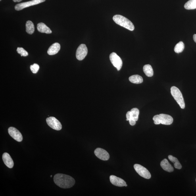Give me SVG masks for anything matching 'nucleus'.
<instances>
[{
    "mask_svg": "<svg viewBox=\"0 0 196 196\" xmlns=\"http://www.w3.org/2000/svg\"><path fill=\"white\" fill-rule=\"evenodd\" d=\"M37 29L39 32L44 33L47 34H51V29L43 23H39L37 25Z\"/></svg>",
    "mask_w": 196,
    "mask_h": 196,
    "instance_id": "nucleus-16",
    "label": "nucleus"
},
{
    "mask_svg": "<svg viewBox=\"0 0 196 196\" xmlns=\"http://www.w3.org/2000/svg\"><path fill=\"white\" fill-rule=\"evenodd\" d=\"M131 114V119L135 121H137L138 120V116L139 112L138 109L137 108H133L130 110Z\"/></svg>",
    "mask_w": 196,
    "mask_h": 196,
    "instance_id": "nucleus-23",
    "label": "nucleus"
},
{
    "mask_svg": "<svg viewBox=\"0 0 196 196\" xmlns=\"http://www.w3.org/2000/svg\"><path fill=\"white\" fill-rule=\"evenodd\" d=\"M60 49V44L58 43H54L48 49L47 53L50 55H55L59 52Z\"/></svg>",
    "mask_w": 196,
    "mask_h": 196,
    "instance_id": "nucleus-14",
    "label": "nucleus"
},
{
    "mask_svg": "<svg viewBox=\"0 0 196 196\" xmlns=\"http://www.w3.org/2000/svg\"><path fill=\"white\" fill-rule=\"evenodd\" d=\"M185 49V45L182 41H180L177 43L175 47L174 50L176 53H182Z\"/></svg>",
    "mask_w": 196,
    "mask_h": 196,
    "instance_id": "nucleus-22",
    "label": "nucleus"
},
{
    "mask_svg": "<svg viewBox=\"0 0 196 196\" xmlns=\"http://www.w3.org/2000/svg\"><path fill=\"white\" fill-rule=\"evenodd\" d=\"M95 155L99 159L103 160H107L109 159L110 156L105 150L97 148L94 151Z\"/></svg>",
    "mask_w": 196,
    "mask_h": 196,
    "instance_id": "nucleus-10",
    "label": "nucleus"
},
{
    "mask_svg": "<svg viewBox=\"0 0 196 196\" xmlns=\"http://www.w3.org/2000/svg\"><path fill=\"white\" fill-rule=\"evenodd\" d=\"M26 31L29 34H32L35 31V27L33 23L31 21L27 22L26 24Z\"/></svg>",
    "mask_w": 196,
    "mask_h": 196,
    "instance_id": "nucleus-19",
    "label": "nucleus"
},
{
    "mask_svg": "<svg viewBox=\"0 0 196 196\" xmlns=\"http://www.w3.org/2000/svg\"><path fill=\"white\" fill-rule=\"evenodd\" d=\"M51 177H52V176H51Z\"/></svg>",
    "mask_w": 196,
    "mask_h": 196,
    "instance_id": "nucleus-31",
    "label": "nucleus"
},
{
    "mask_svg": "<svg viewBox=\"0 0 196 196\" xmlns=\"http://www.w3.org/2000/svg\"><path fill=\"white\" fill-rule=\"evenodd\" d=\"M87 49L86 45L84 44H81L77 49L76 57L79 60H82L84 59L87 55Z\"/></svg>",
    "mask_w": 196,
    "mask_h": 196,
    "instance_id": "nucleus-8",
    "label": "nucleus"
},
{
    "mask_svg": "<svg viewBox=\"0 0 196 196\" xmlns=\"http://www.w3.org/2000/svg\"><path fill=\"white\" fill-rule=\"evenodd\" d=\"M17 52L19 54H20L21 56L26 57L28 55V52L26 51L22 47H18L17 49Z\"/></svg>",
    "mask_w": 196,
    "mask_h": 196,
    "instance_id": "nucleus-24",
    "label": "nucleus"
},
{
    "mask_svg": "<svg viewBox=\"0 0 196 196\" xmlns=\"http://www.w3.org/2000/svg\"><path fill=\"white\" fill-rule=\"evenodd\" d=\"M184 7L187 10L196 9V0H189L185 3Z\"/></svg>",
    "mask_w": 196,
    "mask_h": 196,
    "instance_id": "nucleus-21",
    "label": "nucleus"
},
{
    "mask_svg": "<svg viewBox=\"0 0 196 196\" xmlns=\"http://www.w3.org/2000/svg\"><path fill=\"white\" fill-rule=\"evenodd\" d=\"M110 182L113 185L118 187L127 186L126 181L121 178H119L113 175H111L110 177Z\"/></svg>",
    "mask_w": 196,
    "mask_h": 196,
    "instance_id": "nucleus-11",
    "label": "nucleus"
},
{
    "mask_svg": "<svg viewBox=\"0 0 196 196\" xmlns=\"http://www.w3.org/2000/svg\"><path fill=\"white\" fill-rule=\"evenodd\" d=\"M0 1H1V0H0Z\"/></svg>",
    "mask_w": 196,
    "mask_h": 196,
    "instance_id": "nucleus-32",
    "label": "nucleus"
},
{
    "mask_svg": "<svg viewBox=\"0 0 196 196\" xmlns=\"http://www.w3.org/2000/svg\"><path fill=\"white\" fill-rule=\"evenodd\" d=\"M129 80L130 82L134 84H141L143 81V79L141 76L139 75H133L129 77Z\"/></svg>",
    "mask_w": 196,
    "mask_h": 196,
    "instance_id": "nucleus-17",
    "label": "nucleus"
},
{
    "mask_svg": "<svg viewBox=\"0 0 196 196\" xmlns=\"http://www.w3.org/2000/svg\"></svg>",
    "mask_w": 196,
    "mask_h": 196,
    "instance_id": "nucleus-33",
    "label": "nucleus"
},
{
    "mask_svg": "<svg viewBox=\"0 0 196 196\" xmlns=\"http://www.w3.org/2000/svg\"><path fill=\"white\" fill-rule=\"evenodd\" d=\"M171 93L181 108L184 109L185 107L184 100L179 89L176 87L173 86L171 87Z\"/></svg>",
    "mask_w": 196,
    "mask_h": 196,
    "instance_id": "nucleus-3",
    "label": "nucleus"
},
{
    "mask_svg": "<svg viewBox=\"0 0 196 196\" xmlns=\"http://www.w3.org/2000/svg\"><path fill=\"white\" fill-rule=\"evenodd\" d=\"M8 133L12 138L16 141L20 142L23 140V136L21 133L17 129L13 127L8 129Z\"/></svg>",
    "mask_w": 196,
    "mask_h": 196,
    "instance_id": "nucleus-9",
    "label": "nucleus"
},
{
    "mask_svg": "<svg viewBox=\"0 0 196 196\" xmlns=\"http://www.w3.org/2000/svg\"><path fill=\"white\" fill-rule=\"evenodd\" d=\"M193 39L195 42L196 43V34L193 35Z\"/></svg>",
    "mask_w": 196,
    "mask_h": 196,
    "instance_id": "nucleus-29",
    "label": "nucleus"
},
{
    "mask_svg": "<svg viewBox=\"0 0 196 196\" xmlns=\"http://www.w3.org/2000/svg\"><path fill=\"white\" fill-rule=\"evenodd\" d=\"M126 120L129 121L131 119V114L130 111H128L126 114Z\"/></svg>",
    "mask_w": 196,
    "mask_h": 196,
    "instance_id": "nucleus-27",
    "label": "nucleus"
},
{
    "mask_svg": "<svg viewBox=\"0 0 196 196\" xmlns=\"http://www.w3.org/2000/svg\"><path fill=\"white\" fill-rule=\"evenodd\" d=\"M22 1V0H13V1L15 2H19Z\"/></svg>",
    "mask_w": 196,
    "mask_h": 196,
    "instance_id": "nucleus-30",
    "label": "nucleus"
},
{
    "mask_svg": "<svg viewBox=\"0 0 196 196\" xmlns=\"http://www.w3.org/2000/svg\"><path fill=\"white\" fill-rule=\"evenodd\" d=\"M160 165L162 168L166 172L169 173L173 172L174 170L173 167L171 165L166 159L163 160L160 162Z\"/></svg>",
    "mask_w": 196,
    "mask_h": 196,
    "instance_id": "nucleus-15",
    "label": "nucleus"
},
{
    "mask_svg": "<svg viewBox=\"0 0 196 196\" xmlns=\"http://www.w3.org/2000/svg\"><path fill=\"white\" fill-rule=\"evenodd\" d=\"M46 122L48 126L51 128L56 130H61L62 125L57 119L53 117H50L46 119Z\"/></svg>",
    "mask_w": 196,
    "mask_h": 196,
    "instance_id": "nucleus-7",
    "label": "nucleus"
},
{
    "mask_svg": "<svg viewBox=\"0 0 196 196\" xmlns=\"http://www.w3.org/2000/svg\"><path fill=\"white\" fill-rule=\"evenodd\" d=\"M143 70L146 76L149 77L153 76L154 72L152 66L149 64L145 65L143 66Z\"/></svg>",
    "mask_w": 196,
    "mask_h": 196,
    "instance_id": "nucleus-18",
    "label": "nucleus"
},
{
    "mask_svg": "<svg viewBox=\"0 0 196 196\" xmlns=\"http://www.w3.org/2000/svg\"><path fill=\"white\" fill-rule=\"evenodd\" d=\"M168 158L171 162L173 163L175 168L178 169H181L182 168V165L177 158L172 155L169 156Z\"/></svg>",
    "mask_w": 196,
    "mask_h": 196,
    "instance_id": "nucleus-20",
    "label": "nucleus"
},
{
    "mask_svg": "<svg viewBox=\"0 0 196 196\" xmlns=\"http://www.w3.org/2000/svg\"><path fill=\"white\" fill-rule=\"evenodd\" d=\"M113 19L116 24L129 30L133 31L134 30V26L133 23L124 16L116 15L113 16Z\"/></svg>",
    "mask_w": 196,
    "mask_h": 196,
    "instance_id": "nucleus-2",
    "label": "nucleus"
},
{
    "mask_svg": "<svg viewBox=\"0 0 196 196\" xmlns=\"http://www.w3.org/2000/svg\"><path fill=\"white\" fill-rule=\"evenodd\" d=\"M30 69L31 71L34 74H36L39 69V66L38 64H34L30 66Z\"/></svg>",
    "mask_w": 196,
    "mask_h": 196,
    "instance_id": "nucleus-25",
    "label": "nucleus"
},
{
    "mask_svg": "<svg viewBox=\"0 0 196 196\" xmlns=\"http://www.w3.org/2000/svg\"><path fill=\"white\" fill-rule=\"evenodd\" d=\"M129 124L132 126H134L136 124V121L133 119H130L129 121Z\"/></svg>",
    "mask_w": 196,
    "mask_h": 196,
    "instance_id": "nucleus-28",
    "label": "nucleus"
},
{
    "mask_svg": "<svg viewBox=\"0 0 196 196\" xmlns=\"http://www.w3.org/2000/svg\"><path fill=\"white\" fill-rule=\"evenodd\" d=\"M110 60L111 63L117 70H120L122 68V62L121 59L115 53H112L110 54Z\"/></svg>",
    "mask_w": 196,
    "mask_h": 196,
    "instance_id": "nucleus-6",
    "label": "nucleus"
},
{
    "mask_svg": "<svg viewBox=\"0 0 196 196\" xmlns=\"http://www.w3.org/2000/svg\"><path fill=\"white\" fill-rule=\"evenodd\" d=\"M153 120L154 121V123L156 125H159L160 124V121L159 115H156L154 116Z\"/></svg>",
    "mask_w": 196,
    "mask_h": 196,
    "instance_id": "nucleus-26",
    "label": "nucleus"
},
{
    "mask_svg": "<svg viewBox=\"0 0 196 196\" xmlns=\"http://www.w3.org/2000/svg\"><path fill=\"white\" fill-rule=\"evenodd\" d=\"M160 123L164 125H170L173 123V119L172 116L168 114H159Z\"/></svg>",
    "mask_w": 196,
    "mask_h": 196,
    "instance_id": "nucleus-12",
    "label": "nucleus"
},
{
    "mask_svg": "<svg viewBox=\"0 0 196 196\" xmlns=\"http://www.w3.org/2000/svg\"><path fill=\"white\" fill-rule=\"evenodd\" d=\"M2 159L4 163L8 168H11L13 167V160L9 154L7 153H4L2 155Z\"/></svg>",
    "mask_w": 196,
    "mask_h": 196,
    "instance_id": "nucleus-13",
    "label": "nucleus"
},
{
    "mask_svg": "<svg viewBox=\"0 0 196 196\" xmlns=\"http://www.w3.org/2000/svg\"><path fill=\"white\" fill-rule=\"evenodd\" d=\"M53 181L55 184L62 188H70L75 184V179L68 175L57 174L54 177Z\"/></svg>",
    "mask_w": 196,
    "mask_h": 196,
    "instance_id": "nucleus-1",
    "label": "nucleus"
},
{
    "mask_svg": "<svg viewBox=\"0 0 196 196\" xmlns=\"http://www.w3.org/2000/svg\"><path fill=\"white\" fill-rule=\"evenodd\" d=\"M45 1V0H32V1L25 2L17 4L15 6V9L17 11H20L30 6H34L40 3Z\"/></svg>",
    "mask_w": 196,
    "mask_h": 196,
    "instance_id": "nucleus-5",
    "label": "nucleus"
},
{
    "mask_svg": "<svg viewBox=\"0 0 196 196\" xmlns=\"http://www.w3.org/2000/svg\"><path fill=\"white\" fill-rule=\"evenodd\" d=\"M134 168L135 171L139 176L143 178L149 179L151 178V175L147 168L139 164H135Z\"/></svg>",
    "mask_w": 196,
    "mask_h": 196,
    "instance_id": "nucleus-4",
    "label": "nucleus"
}]
</instances>
